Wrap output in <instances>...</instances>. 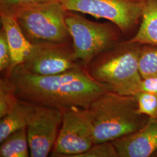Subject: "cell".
Wrapping results in <instances>:
<instances>
[{
	"mask_svg": "<svg viewBox=\"0 0 157 157\" xmlns=\"http://www.w3.org/2000/svg\"><path fill=\"white\" fill-rule=\"evenodd\" d=\"M11 66V52L6 33L1 28L0 30V71L1 72L6 70L9 71Z\"/></svg>",
	"mask_w": 157,
	"mask_h": 157,
	"instance_id": "cell-19",
	"label": "cell"
},
{
	"mask_svg": "<svg viewBox=\"0 0 157 157\" xmlns=\"http://www.w3.org/2000/svg\"><path fill=\"white\" fill-rule=\"evenodd\" d=\"M20 65L29 72L42 76L63 73L82 66L75 58L72 43L33 44Z\"/></svg>",
	"mask_w": 157,
	"mask_h": 157,
	"instance_id": "cell-9",
	"label": "cell"
},
{
	"mask_svg": "<svg viewBox=\"0 0 157 157\" xmlns=\"http://www.w3.org/2000/svg\"><path fill=\"white\" fill-rule=\"evenodd\" d=\"M18 100L62 111L87 109L109 90L92 78L82 66L63 73L42 76L18 65L8 71Z\"/></svg>",
	"mask_w": 157,
	"mask_h": 157,
	"instance_id": "cell-1",
	"label": "cell"
},
{
	"mask_svg": "<svg viewBox=\"0 0 157 157\" xmlns=\"http://www.w3.org/2000/svg\"><path fill=\"white\" fill-rule=\"evenodd\" d=\"M137 101L138 112L148 118L157 119V94L139 91L135 95Z\"/></svg>",
	"mask_w": 157,
	"mask_h": 157,
	"instance_id": "cell-17",
	"label": "cell"
},
{
	"mask_svg": "<svg viewBox=\"0 0 157 157\" xmlns=\"http://www.w3.org/2000/svg\"><path fill=\"white\" fill-rule=\"evenodd\" d=\"M65 20L75 58L83 67L102 52L124 40L121 30L110 22H97L71 11L67 12Z\"/></svg>",
	"mask_w": 157,
	"mask_h": 157,
	"instance_id": "cell-5",
	"label": "cell"
},
{
	"mask_svg": "<svg viewBox=\"0 0 157 157\" xmlns=\"http://www.w3.org/2000/svg\"><path fill=\"white\" fill-rule=\"evenodd\" d=\"M141 45L124 40L96 56L86 67V71L109 91L135 95L143 80L139 68Z\"/></svg>",
	"mask_w": 157,
	"mask_h": 157,
	"instance_id": "cell-3",
	"label": "cell"
},
{
	"mask_svg": "<svg viewBox=\"0 0 157 157\" xmlns=\"http://www.w3.org/2000/svg\"><path fill=\"white\" fill-rule=\"evenodd\" d=\"M62 111V124L51 156L74 157L94 144L91 125L84 109Z\"/></svg>",
	"mask_w": 157,
	"mask_h": 157,
	"instance_id": "cell-7",
	"label": "cell"
},
{
	"mask_svg": "<svg viewBox=\"0 0 157 157\" xmlns=\"http://www.w3.org/2000/svg\"><path fill=\"white\" fill-rule=\"evenodd\" d=\"M139 91H145L157 94V76L143 79Z\"/></svg>",
	"mask_w": 157,
	"mask_h": 157,
	"instance_id": "cell-21",
	"label": "cell"
},
{
	"mask_svg": "<svg viewBox=\"0 0 157 157\" xmlns=\"http://www.w3.org/2000/svg\"><path fill=\"white\" fill-rule=\"evenodd\" d=\"M128 43L157 46V0H143L140 24Z\"/></svg>",
	"mask_w": 157,
	"mask_h": 157,
	"instance_id": "cell-12",
	"label": "cell"
},
{
	"mask_svg": "<svg viewBox=\"0 0 157 157\" xmlns=\"http://www.w3.org/2000/svg\"><path fill=\"white\" fill-rule=\"evenodd\" d=\"M28 140L26 128L18 130L9 135L1 143L0 147L1 157H28Z\"/></svg>",
	"mask_w": 157,
	"mask_h": 157,
	"instance_id": "cell-14",
	"label": "cell"
},
{
	"mask_svg": "<svg viewBox=\"0 0 157 157\" xmlns=\"http://www.w3.org/2000/svg\"><path fill=\"white\" fill-rule=\"evenodd\" d=\"M62 115L61 109L33 104L26 127L31 157L49 155L59 134Z\"/></svg>",
	"mask_w": 157,
	"mask_h": 157,
	"instance_id": "cell-8",
	"label": "cell"
},
{
	"mask_svg": "<svg viewBox=\"0 0 157 157\" xmlns=\"http://www.w3.org/2000/svg\"><path fill=\"white\" fill-rule=\"evenodd\" d=\"M112 142L119 157H157V119L148 118L140 129Z\"/></svg>",
	"mask_w": 157,
	"mask_h": 157,
	"instance_id": "cell-10",
	"label": "cell"
},
{
	"mask_svg": "<svg viewBox=\"0 0 157 157\" xmlns=\"http://www.w3.org/2000/svg\"><path fill=\"white\" fill-rule=\"evenodd\" d=\"M57 0H0V10L11 11L21 6L43 3Z\"/></svg>",
	"mask_w": 157,
	"mask_h": 157,
	"instance_id": "cell-20",
	"label": "cell"
},
{
	"mask_svg": "<svg viewBox=\"0 0 157 157\" xmlns=\"http://www.w3.org/2000/svg\"><path fill=\"white\" fill-rule=\"evenodd\" d=\"M33 104L19 100L17 105L0 121V143L12 133L26 128Z\"/></svg>",
	"mask_w": 157,
	"mask_h": 157,
	"instance_id": "cell-13",
	"label": "cell"
},
{
	"mask_svg": "<svg viewBox=\"0 0 157 157\" xmlns=\"http://www.w3.org/2000/svg\"><path fill=\"white\" fill-rule=\"evenodd\" d=\"M0 21L11 52V69L24 61L32 50L33 44L25 36L11 12L0 10Z\"/></svg>",
	"mask_w": 157,
	"mask_h": 157,
	"instance_id": "cell-11",
	"label": "cell"
},
{
	"mask_svg": "<svg viewBox=\"0 0 157 157\" xmlns=\"http://www.w3.org/2000/svg\"><path fill=\"white\" fill-rule=\"evenodd\" d=\"M74 157H119V154L112 141H107L94 144L86 151Z\"/></svg>",
	"mask_w": 157,
	"mask_h": 157,
	"instance_id": "cell-18",
	"label": "cell"
},
{
	"mask_svg": "<svg viewBox=\"0 0 157 157\" xmlns=\"http://www.w3.org/2000/svg\"><path fill=\"white\" fill-rule=\"evenodd\" d=\"M67 11L104 19L115 25L124 36L136 33L140 24L143 0H60ZM130 37V38H131Z\"/></svg>",
	"mask_w": 157,
	"mask_h": 157,
	"instance_id": "cell-6",
	"label": "cell"
},
{
	"mask_svg": "<svg viewBox=\"0 0 157 157\" xmlns=\"http://www.w3.org/2000/svg\"><path fill=\"white\" fill-rule=\"evenodd\" d=\"M19 101L15 90L9 78L0 80V118H3L11 112Z\"/></svg>",
	"mask_w": 157,
	"mask_h": 157,
	"instance_id": "cell-16",
	"label": "cell"
},
{
	"mask_svg": "<svg viewBox=\"0 0 157 157\" xmlns=\"http://www.w3.org/2000/svg\"><path fill=\"white\" fill-rule=\"evenodd\" d=\"M84 112L91 125L94 144L113 141L144 126L148 117L138 112L135 95L107 91Z\"/></svg>",
	"mask_w": 157,
	"mask_h": 157,
	"instance_id": "cell-2",
	"label": "cell"
},
{
	"mask_svg": "<svg viewBox=\"0 0 157 157\" xmlns=\"http://www.w3.org/2000/svg\"><path fill=\"white\" fill-rule=\"evenodd\" d=\"M8 11L14 15L32 44L72 43L65 20L67 10L60 0L21 6Z\"/></svg>",
	"mask_w": 157,
	"mask_h": 157,
	"instance_id": "cell-4",
	"label": "cell"
},
{
	"mask_svg": "<svg viewBox=\"0 0 157 157\" xmlns=\"http://www.w3.org/2000/svg\"><path fill=\"white\" fill-rule=\"evenodd\" d=\"M139 68L143 79L157 76V46L142 44Z\"/></svg>",
	"mask_w": 157,
	"mask_h": 157,
	"instance_id": "cell-15",
	"label": "cell"
}]
</instances>
